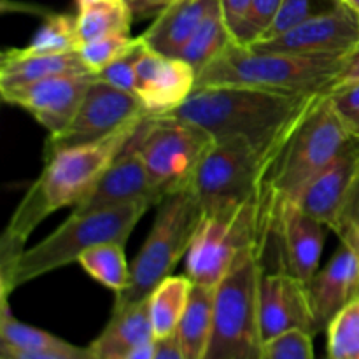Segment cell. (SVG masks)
Returning <instances> with one entry per match:
<instances>
[{"mask_svg":"<svg viewBox=\"0 0 359 359\" xmlns=\"http://www.w3.org/2000/svg\"><path fill=\"white\" fill-rule=\"evenodd\" d=\"M323 11H326V7H319L318 0H283V4L279 7V13H277V16L273 18L269 30L263 34V37L258 42L279 37L284 32L291 30L293 27L300 25L302 21L309 20L311 16L323 13Z\"/></svg>","mask_w":359,"mask_h":359,"instance_id":"cell-34","label":"cell"},{"mask_svg":"<svg viewBox=\"0 0 359 359\" xmlns=\"http://www.w3.org/2000/svg\"><path fill=\"white\" fill-rule=\"evenodd\" d=\"M312 339L305 332H291L269 340L263 346L262 359H314Z\"/></svg>","mask_w":359,"mask_h":359,"instance_id":"cell-35","label":"cell"},{"mask_svg":"<svg viewBox=\"0 0 359 359\" xmlns=\"http://www.w3.org/2000/svg\"><path fill=\"white\" fill-rule=\"evenodd\" d=\"M358 172L359 139H351L335 160L305 186L294 202L333 231Z\"/></svg>","mask_w":359,"mask_h":359,"instance_id":"cell-18","label":"cell"},{"mask_svg":"<svg viewBox=\"0 0 359 359\" xmlns=\"http://www.w3.org/2000/svg\"><path fill=\"white\" fill-rule=\"evenodd\" d=\"M135 42L137 37H132L130 34H114L84 42V44L79 46L77 51H79L81 60L88 67V70L91 74H98L109 63L125 55Z\"/></svg>","mask_w":359,"mask_h":359,"instance_id":"cell-31","label":"cell"},{"mask_svg":"<svg viewBox=\"0 0 359 359\" xmlns=\"http://www.w3.org/2000/svg\"><path fill=\"white\" fill-rule=\"evenodd\" d=\"M328 359H330V358H328Z\"/></svg>","mask_w":359,"mask_h":359,"instance_id":"cell-46","label":"cell"},{"mask_svg":"<svg viewBox=\"0 0 359 359\" xmlns=\"http://www.w3.org/2000/svg\"><path fill=\"white\" fill-rule=\"evenodd\" d=\"M202 217L203 209L193 188L172 193L158 203L153 228L132 263L128 287L116 294L112 311L149 298L154 287L186 258Z\"/></svg>","mask_w":359,"mask_h":359,"instance_id":"cell-8","label":"cell"},{"mask_svg":"<svg viewBox=\"0 0 359 359\" xmlns=\"http://www.w3.org/2000/svg\"><path fill=\"white\" fill-rule=\"evenodd\" d=\"M81 46L77 35V16L70 14H49L32 42L25 48L37 55H63L77 51Z\"/></svg>","mask_w":359,"mask_h":359,"instance_id":"cell-29","label":"cell"},{"mask_svg":"<svg viewBox=\"0 0 359 359\" xmlns=\"http://www.w3.org/2000/svg\"><path fill=\"white\" fill-rule=\"evenodd\" d=\"M280 4L283 0H252L241 28L233 37L235 44L249 48L258 42L279 13Z\"/></svg>","mask_w":359,"mask_h":359,"instance_id":"cell-32","label":"cell"},{"mask_svg":"<svg viewBox=\"0 0 359 359\" xmlns=\"http://www.w3.org/2000/svg\"><path fill=\"white\" fill-rule=\"evenodd\" d=\"M158 203L172 193L191 188L214 137L200 126L175 116H147L135 132Z\"/></svg>","mask_w":359,"mask_h":359,"instance_id":"cell-9","label":"cell"},{"mask_svg":"<svg viewBox=\"0 0 359 359\" xmlns=\"http://www.w3.org/2000/svg\"><path fill=\"white\" fill-rule=\"evenodd\" d=\"M231 39L230 30H228L226 23H224L223 11H221L219 0L212 4L209 13L202 20L200 27L189 39L188 44L181 51L179 58L188 62L196 69V72L203 69L210 60L216 58L224 48H226Z\"/></svg>","mask_w":359,"mask_h":359,"instance_id":"cell-26","label":"cell"},{"mask_svg":"<svg viewBox=\"0 0 359 359\" xmlns=\"http://www.w3.org/2000/svg\"><path fill=\"white\" fill-rule=\"evenodd\" d=\"M272 160L241 137L214 140L191 184L203 212L258 195Z\"/></svg>","mask_w":359,"mask_h":359,"instance_id":"cell-10","label":"cell"},{"mask_svg":"<svg viewBox=\"0 0 359 359\" xmlns=\"http://www.w3.org/2000/svg\"><path fill=\"white\" fill-rule=\"evenodd\" d=\"M0 342L2 347H9L14 351H51V349H63L69 347L70 344L44 330L34 328L30 325L18 321L9 311L7 298H2V316H0Z\"/></svg>","mask_w":359,"mask_h":359,"instance_id":"cell-28","label":"cell"},{"mask_svg":"<svg viewBox=\"0 0 359 359\" xmlns=\"http://www.w3.org/2000/svg\"><path fill=\"white\" fill-rule=\"evenodd\" d=\"M214 2L216 0H174L154 18L140 39L151 51L179 58Z\"/></svg>","mask_w":359,"mask_h":359,"instance_id":"cell-20","label":"cell"},{"mask_svg":"<svg viewBox=\"0 0 359 359\" xmlns=\"http://www.w3.org/2000/svg\"><path fill=\"white\" fill-rule=\"evenodd\" d=\"M196 69L182 58L144 51L137 63L135 90L147 116H168L177 111L196 88Z\"/></svg>","mask_w":359,"mask_h":359,"instance_id":"cell-15","label":"cell"},{"mask_svg":"<svg viewBox=\"0 0 359 359\" xmlns=\"http://www.w3.org/2000/svg\"><path fill=\"white\" fill-rule=\"evenodd\" d=\"M216 287L193 283L188 305L175 330V340L184 359H203L214 321Z\"/></svg>","mask_w":359,"mask_h":359,"instance_id":"cell-23","label":"cell"},{"mask_svg":"<svg viewBox=\"0 0 359 359\" xmlns=\"http://www.w3.org/2000/svg\"><path fill=\"white\" fill-rule=\"evenodd\" d=\"M356 83H359V46L344 56L342 65H340L335 79L330 84L328 91L339 90V88L344 86H351V84ZM328 91H326V93H328Z\"/></svg>","mask_w":359,"mask_h":359,"instance_id":"cell-39","label":"cell"},{"mask_svg":"<svg viewBox=\"0 0 359 359\" xmlns=\"http://www.w3.org/2000/svg\"><path fill=\"white\" fill-rule=\"evenodd\" d=\"M340 242L353 249L359 258V172L346 196L335 228Z\"/></svg>","mask_w":359,"mask_h":359,"instance_id":"cell-36","label":"cell"},{"mask_svg":"<svg viewBox=\"0 0 359 359\" xmlns=\"http://www.w3.org/2000/svg\"><path fill=\"white\" fill-rule=\"evenodd\" d=\"M326 333L330 359H359V297L330 321Z\"/></svg>","mask_w":359,"mask_h":359,"instance_id":"cell-30","label":"cell"},{"mask_svg":"<svg viewBox=\"0 0 359 359\" xmlns=\"http://www.w3.org/2000/svg\"><path fill=\"white\" fill-rule=\"evenodd\" d=\"M128 6L133 20L135 18H151L163 13L174 0H123Z\"/></svg>","mask_w":359,"mask_h":359,"instance_id":"cell-41","label":"cell"},{"mask_svg":"<svg viewBox=\"0 0 359 359\" xmlns=\"http://www.w3.org/2000/svg\"><path fill=\"white\" fill-rule=\"evenodd\" d=\"M95 2H102V0H76L77 7H84L88 6V4H95Z\"/></svg>","mask_w":359,"mask_h":359,"instance_id":"cell-45","label":"cell"},{"mask_svg":"<svg viewBox=\"0 0 359 359\" xmlns=\"http://www.w3.org/2000/svg\"><path fill=\"white\" fill-rule=\"evenodd\" d=\"M325 224L305 212L297 202H276L273 237L279 242L283 270L293 273L305 284L319 272Z\"/></svg>","mask_w":359,"mask_h":359,"instance_id":"cell-16","label":"cell"},{"mask_svg":"<svg viewBox=\"0 0 359 359\" xmlns=\"http://www.w3.org/2000/svg\"><path fill=\"white\" fill-rule=\"evenodd\" d=\"M95 74H67L23 86L0 88L4 102L27 111L39 125L58 133L72 121Z\"/></svg>","mask_w":359,"mask_h":359,"instance_id":"cell-14","label":"cell"},{"mask_svg":"<svg viewBox=\"0 0 359 359\" xmlns=\"http://www.w3.org/2000/svg\"><path fill=\"white\" fill-rule=\"evenodd\" d=\"M0 359H98L93 354L90 347L69 346L63 349H51V351H14L9 347H0Z\"/></svg>","mask_w":359,"mask_h":359,"instance_id":"cell-38","label":"cell"},{"mask_svg":"<svg viewBox=\"0 0 359 359\" xmlns=\"http://www.w3.org/2000/svg\"><path fill=\"white\" fill-rule=\"evenodd\" d=\"M328 100L353 139H359V83L328 91Z\"/></svg>","mask_w":359,"mask_h":359,"instance_id":"cell-37","label":"cell"},{"mask_svg":"<svg viewBox=\"0 0 359 359\" xmlns=\"http://www.w3.org/2000/svg\"><path fill=\"white\" fill-rule=\"evenodd\" d=\"M88 72L90 70L81 60L79 51L37 55L27 48H11L6 49L0 58V88L23 86L48 77Z\"/></svg>","mask_w":359,"mask_h":359,"instance_id":"cell-21","label":"cell"},{"mask_svg":"<svg viewBox=\"0 0 359 359\" xmlns=\"http://www.w3.org/2000/svg\"><path fill=\"white\" fill-rule=\"evenodd\" d=\"M340 2L346 4L347 7H351V9L354 11V14L359 18V0H340Z\"/></svg>","mask_w":359,"mask_h":359,"instance_id":"cell-44","label":"cell"},{"mask_svg":"<svg viewBox=\"0 0 359 359\" xmlns=\"http://www.w3.org/2000/svg\"><path fill=\"white\" fill-rule=\"evenodd\" d=\"M146 116L135 95L111 86L95 76L72 121L62 132L48 137L44 158L65 147L97 142Z\"/></svg>","mask_w":359,"mask_h":359,"instance_id":"cell-11","label":"cell"},{"mask_svg":"<svg viewBox=\"0 0 359 359\" xmlns=\"http://www.w3.org/2000/svg\"><path fill=\"white\" fill-rule=\"evenodd\" d=\"M358 46L359 18L351 7L339 2L302 21L279 37L256 42L249 48L309 56H346Z\"/></svg>","mask_w":359,"mask_h":359,"instance_id":"cell-12","label":"cell"},{"mask_svg":"<svg viewBox=\"0 0 359 359\" xmlns=\"http://www.w3.org/2000/svg\"><path fill=\"white\" fill-rule=\"evenodd\" d=\"M344 56L259 51L233 41L196 76V88L251 86L294 95L326 93ZM195 88V90H196Z\"/></svg>","mask_w":359,"mask_h":359,"instance_id":"cell-4","label":"cell"},{"mask_svg":"<svg viewBox=\"0 0 359 359\" xmlns=\"http://www.w3.org/2000/svg\"><path fill=\"white\" fill-rule=\"evenodd\" d=\"M154 359H184L181 353L175 335L167 337V339L156 340V354Z\"/></svg>","mask_w":359,"mask_h":359,"instance_id":"cell-42","label":"cell"},{"mask_svg":"<svg viewBox=\"0 0 359 359\" xmlns=\"http://www.w3.org/2000/svg\"><path fill=\"white\" fill-rule=\"evenodd\" d=\"M133 135L118 154V158L112 161L111 167L105 170L100 181L95 184L90 195L79 205L74 207L72 212L81 214L111 209V207L126 205V203L140 202V200H149L154 205H158L156 195L146 172V165H144Z\"/></svg>","mask_w":359,"mask_h":359,"instance_id":"cell-17","label":"cell"},{"mask_svg":"<svg viewBox=\"0 0 359 359\" xmlns=\"http://www.w3.org/2000/svg\"><path fill=\"white\" fill-rule=\"evenodd\" d=\"M191 287L193 280L188 276H168L154 287L147 298L154 339L174 335L188 305Z\"/></svg>","mask_w":359,"mask_h":359,"instance_id":"cell-24","label":"cell"},{"mask_svg":"<svg viewBox=\"0 0 359 359\" xmlns=\"http://www.w3.org/2000/svg\"><path fill=\"white\" fill-rule=\"evenodd\" d=\"M318 95H294L251 86L196 88L172 114L219 139L249 140L266 156L276 158Z\"/></svg>","mask_w":359,"mask_h":359,"instance_id":"cell-2","label":"cell"},{"mask_svg":"<svg viewBox=\"0 0 359 359\" xmlns=\"http://www.w3.org/2000/svg\"><path fill=\"white\" fill-rule=\"evenodd\" d=\"M123 248L125 244L118 242L95 245L83 252L77 263L91 279L114 291V294H119L128 287L132 277V265L126 262Z\"/></svg>","mask_w":359,"mask_h":359,"instance_id":"cell-25","label":"cell"},{"mask_svg":"<svg viewBox=\"0 0 359 359\" xmlns=\"http://www.w3.org/2000/svg\"><path fill=\"white\" fill-rule=\"evenodd\" d=\"M276 200L266 186L252 198L203 212L186 255V276L195 284L216 287L238 252L273 226Z\"/></svg>","mask_w":359,"mask_h":359,"instance_id":"cell-6","label":"cell"},{"mask_svg":"<svg viewBox=\"0 0 359 359\" xmlns=\"http://www.w3.org/2000/svg\"><path fill=\"white\" fill-rule=\"evenodd\" d=\"M258 314L263 342L291 332L318 335L307 284L283 269L277 272L263 269L258 286Z\"/></svg>","mask_w":359,"mask_h":359,"instance_id":"cell-13","label":"cell"},{"mask_svg":"<svg viewBox=\"0 0 359 359\" xmlns=\"http://www.w3.org/2000/svg\"><path fill=\"white\" fill-rule=\"evenodd\" d=\"M147 49V46L144 44V41L140 39V35L137 37V42L119 58H116L114 62L109 63L105 69H102L100 72L95 74L100 81L111 84V86L119 88L123 91H130L133 93L135 90V77H137V63H139L140 56L144 55V51Z\"/></svg>","mask_w":359,"mask_h":359,"instance_id":"cell-33","label":"cell"},{"mask_svg":"<svg viewBox=\"0 0 359 359\" xmlns=\"http://www.w3.org/2000/svg\"><path fill=\"white\" fill-rule=\"evenodd\" d=\"M154 333L147 300L121 311H112L111 321L97 337L90 349L98 359H125L137 347L153 342Z\"/></svg>","mask_w":359,"mask_h":359,"instance_id":"cell-22","label":"cell"},{"mask_svg":"<svg viewBox=\"0 0 359 359\" xmlns=\"http://www.w3.org/2000/svg\"><path fill=\"white\" fill-rule=\"evenodd\" d=\"M273 226L242 249L216 286L214 321L203 359H262L263 335L258 314L259 277Z\"/></svg>","mask_w":359,"mask_h":359,"instance_id":"cell-5","label":"cell"},{"mask_svg":"<svg viewBox=\"0 0 359 359\" xmlns=\"http://www.w3.org/2000/svg\"><path fill=\"white\" fill-rule=\"evenodd\" d=\"M353 137L323 93L276 154L265 186L276 202L298 198L305 186L321 174Z\"/></svg>","mask_w":359,"mask_h":359,"instance_id":"cell-7","label":"cell"},{"mask_svg":"<svg viewBox=\"0 0 359 359\" xmlns=\"http://www.w3.org/2000/svg\"><path fill=\"white\" fill-rule=\"evenodd\" d=\"M132 13L123 0H102L79 7L77 35L79 42L95 41L114 34H130Z\"/></svg>","mask_w":359,"mask_h":359,"instance_id":"cell-27","label":"cell"},{"mask_svg":"<svg viewBox=\"0 0 359 359\" xmlns=\"http://www.w3.org/2000/svg\"><path fill=\"white\" fill-rule=\"evenodd\" d=\"M307 287L314 312L316 333H321L351 300L359 297V258L356 252L347 245H340Z\"/></svg>","mask_w":359,"mask_h":359,"instance_id":"cell-19","label":"cell"},{"mask_svg":"<svg viewBox=\"0 0 359 359\" xmlns=\"http://www.w3.org/2000/svg\"><path fill=\"white\" fill-rule=\"evenodd\" d=\"M154 354H156V340L137 347V349L133 351V353H130L125 359H154Z\"/></svg>","mask_w":359,"mask_h":359,"instance_id":"cell-43","label":"cell"},{"mask_svg":"<svg viewBox=\"0 0 359 359\" xmlns=\"http://www.w3.org/2000/svg\"><path fill=\"white\" fill-rule=\"evenodd\" d=\"M153 205L149 200H140L111 209L72 212L51 235L25 249L9 269L0 272L2 298H7L11 291L37 277L77 263L79 256L95 245L107 242L126 244L135 224Z\"/></svg>","mask_w":359,"mask_h":359,"instance_id":"cell-3","label":"cell"},{"mask_svg":"<svg viewBox=\"0 0 359 359\" xmlns=\"http://www.w3.org/2000/svg\"><path fill=\"white\" fill-rule=\"evenodd\" d=\"M144 119L130 123L97 142L65 147L44 158L41 175L25 193L4 230L0 272L9 269L27 249L28 237L46 217L63 207L79 205L90 195Z\"/></svg>","mask_w":359,"mask_h":359,"instance_id":"cell-1","label":"cell"},{"mask_svg":"<svg viewBox=\"0 0 359 359\" xmlns=\"http://www.w3.org/2000/svg\"><path fill=\"white\" fill-rule=\"evenodd\" d=\"M251 2L252 0H219L224 23H226L228 30H230L231 39L235 37V34H237L238 28H241L249 7H251Z\"/></svg>","mask_w":359,"mask_h":359,"instance_id":"cell-40","label":"cell"}]
</instances>
